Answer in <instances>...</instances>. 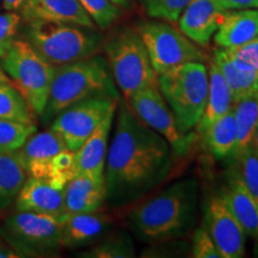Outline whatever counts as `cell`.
Returning a JSON list of instances; mask_svg holds the SVG:
<instances>
[{"mask_svg":"<svg viewBox=\"0 0 258 258\" xmlns=\"http://www.w3.org/2000/svg\"><path fill=\"white\" fill-rule=\"evenodd\" d=\"M63 148L67 147L62 140L50 129L31 134L17 154L28 177L48 180L54 158Z\"/></svg>","mask_w":258,"mask_h":258,"instance_id":"obj_16","label":"cell"},{"mask_svg":"<svg viewBox=\"0 0 258 258\" xmlns=\"http://www.w3.org/2000/svg\"><path fill=\"white\" fill-rule=\"evenodd\" d=\"M117 122L105 159L106 200L118 206L144 198L166 179L172 148L127 105L118 101Z\"/></svg>","mask_w":258,"mask_h":258,"instance_id":"obj_1","label":"cell"},{"mask_svg":"<svg viewBox=\"0 0 258 258\" xmlns=\"http://www.w3.org/2000/svg\"><path fill=\"white\" fill-rule=\"evenodd\" d=\"M27 41L53 66L72 63L96 55L102 37L91 28L55 22H28Z\"/></svg>","mask_w":258,"mask_h":258,"instance_id":"obj_4","label":"cell"},{"mask_svg":"<svg viewBox=\"0 0 258 258\" xmlns=\"http://www.w3.org/2000/svg\"><path fill=\"white\" fill-rule=\"evenodd\" d=\"M198 202L196 179L179 180L129 213V227L144 241L176 238L192 227Z\"/></svg>","mask_w":258,"mask_h":258,"instance_id":"obj_2","label":"cell"},{"mask_svg":"<svg viewBox=\"0 0 258 258\" xmlns=\"http://www.w3.org/2000/svg\"><path fill=\"white\" fill-rule=\"evenodd\" d=\"M203 226L211 234L222 258L245 256L247 235L221 194H214L208 199Z\"/></svg>","mask_w":258,"mask_h":258,"instance_id":"obj_12","label":"cell"},{"mask_svg":"<svg viewBox=\"0 0 258 258\" xmlns=\"http://www.w3.org/2000/svg\"><path fill=\"white\" fill-rule=\"evenodd\" d=\"M192 257L195 258H222L214 240L205 226L196 228L192 237Z\"/></svg>","mask_w":258,"mask_h":258,"instance_id":"obj_34","label":"cell"},{"mask_svg":"<svg viewBox=\"0 0 258 258\" xmlns=\"http://www.w3.org/2000/svg\"><path fill=\"white\" fill-rule=\"evenodd\" d=\"M118 101L109 96L84 99L61 111L53 120L50 129L62 140L64 146L76 152L109 111L117 108Z\"/></svg>","mask_w":258,"mask_h":258,"instance_id":"obj_10","label":"cell"},{"mask_svg":"<svg viewBox=\"0 0 258 258\" xmlns=\"http://www.w3.org/2000/svg\"><path fill=\"white\" fill-rule=\"evenodd\" d=\"M191 2L192 0H144V5L151 17L176 22Z\"/></svg>","mask_w":258,"mask_h":258,"instance_id":"obj_31","label":"cell"},{"mask_svg":"<svg viewBox=\"0 0 258 258\" xmlns=\"http://www.w3.org/2000/svg\"><path fill=\"white\" fill-rule=\"evenodd\" d=\"M82 256L90 258H132L135 257V249L132 238L127 233H118L108 238Z\"/></svg>","mask_w":258,"mask_h":258,"instance_id":"obj_29","label":"cell"},{"mask_svg":"<svg viewBox=\"0 0 258 258\" xmlns=\"http://www.w3.org/2000/svg\"><path fill=\"white\" fill-rule=\"evenodd\" d=\"M233 59L240 61L251 69L258 71V36L246 42L243 46L233 48V49H225Z\"/></svg>","mask_w":258,"mask_h":258,"instance_id":"obj_35","label":"cell"},{"mask_svg":"<svg viewBox=\"0 0 258 258\" xmlns=\"http://www.w3.org/2000/svg\"><path fill=\"white\" fill-rule=\"evenodd\" d=\"M62 192L69 214L98 212L106 200L105 180L76 175L64 185Z\"/></svg>","mask_w":258,"mask_h":258,"instance_id":"obj_20","label":"cell"},{"mask_svg":"<svg viewBox=\"0 0 258 258\" xmlns=\"http://www.w3.org/2000/svg\"><path fill=\"white\" fill-rule=\"evenodd\" d=\"M105 53L114 82L125 99L157 85V72L138 31L123 29L116 32L105 44Z\"/></svg>","mask_w":258,"mask_h":258,"instance_id":"obj_6","label":"cell"},{"mask_svg":"<svg viewBox=\"0 0 258 258\" xmlns=\"http://www.w3.org/2000/svg\"><path fill=\"white\" fill-rule=\"evenodd\" d=\"M241 178L258 202V152L251 146L237 158Z\"/></svg>","mask_w":258,"mask_h":258,"instance_id":"obj_32","label":"cell"},{"mask_svg":"<svg viewBox=\"0 0 258 258\" xmlns=\"http://www.w3.org/2000/svg\"><path fill=\"white\" fill-rule=\"evenodd\" d=\"M0 2H2V0H0Z\"/></svg>","mask_w":258,"mask_h":258,"instance_id":"obj_42","label":"cell"},{"mask_svg":"<svg viewBox=\"0 0 258 258\" xmlns=\"http://www.w3.org/2000/svg\"><path fill=\"white\" fill-rule=\"evenodd\" d=\"M213 60L221 71L234 103L245 97L258 95V71L233 59L220 47L215 49Z\"/></svg>","mask_w":258,"mask_h":258,"instance_id":"obj_22","label":"cell"},{"mask_svg":"<svg viewBox=\"0 0 258 258\" xmlns=\"http://www.w3.org/2000/svg\"><path fill=\"white\" fill-rule=\"evenodd\" d=\"M132 110L148 127L160 134L178 157L185 156L195 140V133H183L177 125L175 115L165 98L158 89V85L141 90L128 98Z\"/></svg>","mask_w":258,"mask_h":258,"instance_id":"obj_11","label":"cell"},{"mask_svg":"<svg viewBox=\"0 0 258 258\" xmlns=\"http://www.w3.org/2000/svg\"><path fill=\"white\" fill-rule=\"evenodd\" d=\"M36 129L35 123H23L0 118V153H12L18 151Z\"/></svg>","mask_w":258,"mask_h":258,"instance_id":"obj_28","label":"cell"},{"mask_svg":"<svg viewBox=\"0 0 258 258\" xmlns=\"http://www.w3.org/2000/svg\"><path fill=\"white\" fill-rule=\"evenodd\" d=\"M21 18V15L16 14L15 11L0 14V59L15 42Z\"/></svg>","mask_w":258,"mask_h":258,"instance_id":"obj_33","label":"cell"},{"mask_svg":"<svg viewBox=\"0 0 258 258\" xmlns=\"http://www.w3.org/2000/svg\"><path fill=\"white\" fill-rule=\"evenodd\" d=\"M226 10L258 9V0H221Z\"/></svg>","mask_w":258,"mask_h":258,"instance_id":"obj_36","label":"cell"},{"mask_svg":"<svg viewBox=\"0 0 258 258\" xmlns=\"http://www.w3.org/2000/svg\"><path fill=\"white\" fill-rule=\"evenodd\" d=\"M221 195L245 233L252 238L258 246V202L245 185L238 165L231 166L226 172Z\"/></svg>","mask_w":258,"mask_h":258,"instance_id":"obj_14","label":"cell"},{"mask_svg":"<svg viewBox=\"0 0 258 258\" xmlns=\"http://www.w3.org/2000/svg\"><path fill=\"white\" fill-rule=\"evenodd\" d=\"M157 85L180 131L188 133L196 127L207 102L208 69L206 64L189 62L158 73Z\"/></svg>","mask_w":258,"mask_h":258,"instance_id":"obj_5","label":"cell"},{"mask_svg":"<svg viewBox=\"0 0 258 258\" xmlns=\"http://www.w3.org/2000/svg\"><path fill=\"white\" fill-rule=\"evenodd\" d=\"M21 17L27 22L46 21L95 29V23L79 0H24Z\"/></svg>","mask_w":258,"mask_h":258,"instance_id":"obj_18","label":"cell"},{"mask_svg":"<svg viewBox=\"0 0 258 258\" xmlns=\"http://www.w3.org/2000/svg\"><path fill=\"white\" fill-rule=\"evenodd\" d=\"M258 36V9L227 10L214 41L220 48L233 49Z\"/></svg>","mask_w":258,"mask_h":258,"instance_id":"obj_21","label":"cell"},{"mask_svg":"<svg viewBox=\"0 0 258 258\" xmlns=\"http://www.w3.org/2000/svg\"><path fill=\"white\" fill-rule=\"evenodd\" d=\"M2 3L3 9L6 10V11H16V10L21 9L24 0H2Z\"/></svg>","mask_w":258,"mask_h":258,"instance_id":"obj_37","label":"cell"},{"mask_svg":"<svg viewBox=\"0 0 258 258\" xmlns=\"http://www.w3.org/2000/svg\"><path fill=\"white\" fill-rule=\"evenodd\" d=\"M252 147L254 150L258 152V128H257V132H256V135H254V139H253V143H252Z\"/></svg>","mask_w":258,"mask_h":258,"instance_id":"obj_41","label":"cell"},{"mask_svg":"<svg viewBox=\"0 0 258 258\" xmlns=\"http://www.w3.org/2000/svg\"><path fill=\"white\" fill-rule=\"evenodd\" d=\"M111 2L120 8H127L131 0H111Z\"/></svg>","mask_w":258,"mask_h":258,"instance_id":"obj_40","label":"cell"},{"mask_svg":"<svg viewBox=\"0 0 258 258\" xmlns=\"http://www.w3.org/2000/svg\"><path fill=\"white\" fill-rule=\"evenodd\" d=\"M138 32L157 74L189 62H205L207 56L183 32L163 22H144Z\"/></svg>","mask_w":258,"mask_h":258,"instance_id":"obj_9","label":"cell"},{"mask_svg":"<svg viewBox=\"0 0 258 258\" xmlns=\"http://www.w3.org/2000/svg\"><path fill=\"white\" fill-rule=\"evenodd\" d=\"M205 141L217 159L233 157L237 146V123L233 108L220 116L203 132Z\"/></svg>","mask_w":258,"mask_h":258,"instance_id":"obj_24","label":"cell"},{"mask_svg":"<svg viewBox=\"0 0 258 258\" xmlns=\"http://www.w3.org/2000/svg\"><path fill=\"white\" fill-rule=\"evenodd\" d=\"M27 177L17 151L12 153H0V213L15 202L16 196Z\"/></svg>","mask_w":258,"mask_h":258,"instance_id":"obj_26","label":"cell"},{"mask_svg":"<svg viewBox=\"0 0 258 258\" xmlns=\"http://www.w3.org/2000/svg\"><path fill=\"white\" fill-rule=\"evenodd\" d=\"M116 110L117 108L109 111V114L103 118L93 133L74 152L76 175H85L96 179H104L109 135H110Z\"/></svg>","mask_w":258,"mask_h":258,"instance_id":"obj_17","label":"cell"},{"mask_svg":"<svg viewBox=\"0 0 258 258\" xmlns=\"http://www.w3.org/2000/svg\"><path fill=\"white\" fill-rule=\"evenodd\" d=\"M234 102L231 90L219 70L218 64L214 60L209 61L208 67V95L206 102L205 110L196 124L198 133L203 134V132L217 121L219 117L225 115L228 110L233 108Z\"/></svg>","mask_w":258,"mask_h":258,"instance_id":"obj_23","label":"cell"},{"mask_svg":"<svg viewBox=\"0 0 258 258\" xmlns=\"http://www.w3.org/2000/svg\"><path fill=\"white\" fill-rule=\"evenodd\" d=\"M0 63L32 112L37 116L43 114L55 66L47 62L28 41L17 38L0 59Z\"/></svg>","mask_w":258,"mask_h":258,"instance_id":"obj_7","label":"cell"},{"mask_svg":"<svg viewBox=\"0 0 258 258\" xmlns=\"http://www.w3.org/2000/svg\"><path fill=\"white\" fill-rule=\"evenodd\" d=\"M226 12L221 0H192L179 16V29L199 46L207 47Z\"/></svg>","mask_w":258,"mask_h":258,"instance_id":"obj_13","label":"cell"},{"mask_svg":"<svg viewBox=\"0 0 258 258\" xmlns=\"http://www.w3.org/2000/svg\"><path fill=\"white\" fill-rule=\"evenodd\" d=\"M112 220L98 212L69 214L61 228V246L77 247L91 244L111 227Z\"/></svg>","mask_w":258,"mask_h":258,"instance_id":"obj_19","label":"cell"},{"mask_svg":"<svg viewBox=\"0 0 258 258\" xmlns=\"http://www.w3.org/2000/svg\"><path fill=\"white\" fill-rule=\"evenodd\" d=\"M8 83H11V80L8 76H6L5 71L3 70V66L2 63H0V85H3V84H8Z\"/></svg>","mask_w":258,"mask_h":258,"instance_id":"obj_39","label":"cell"},{"mask_svg":"<svg viewBox=\"0 0 258 258\" xmlns=\"http://www.w3.org/2000/svg\"><path fill=\"white\" fill-rule=\"evenodd\" d=\"M19 257L17 253L12 249H5V247L0 246V258H15Z\"/></svg>","mask_w":258,"mask_h":258,"instance_id":"obj_38","label":"cell"},{"mask_svg":"<svg viewBox=\"0 0 258 258\" xmlns=\"http://www.w3.org/2000/svg\"><path fill=\"white\" fill-rule=\"evenodd\" d=\"M79 3L93 23L103 30L121 16V8L111 0H79Z\"/></svg>","mask_w":258,"mask_h":258,"instance_id":"obj_30","label":"cell"},{"mask_svg":"<svg viewBox=\"0 0 258 258\" xmlns=\"http://www.w3.org/2000/svg\"><path fill=\"white\" fill-rule=\"evenodd\" d=\"M62 222L41 213L16 211L0 225V238L19 257L48 256L61 247Z\"/></svg>","mask_w":258,"mask_h":258,"instance_id":"obj_8","label":"cell"},{"mask_svg":"<svg viewBox=\"0 0 258 258\" xmlns=\"http://www.w3.org/2000/svg\"><path fill=\"white\" fill-rule=\"evenodd\" d=\"M16 211L47 214L64 220L69 213L64 207L62 189L47 180L27 177L15 199Z\"/></svg>","mask_w":258,"mask_h":258,"instance_id":"obj_15","label":"cell"},{"mask_svg":"<svg viewBox=\"0 0 258 258\" xmlns=\"http://www.w3.org/2000/svg\"><path fill=\"white\" fill-rule=\"evenodd\" d=\"M34 112L12 83L0 85V118L35 123Z\"/></svg>","mask_w":258,"mask_h":258,"instance_id":"obj_27","label":"cell"},{"mask_svg":"<svg viewBox=\"0 0 258 258\" xmlns=\"http://www.w3.org/2000/svg\"><path fill=\"white\" fill-rule=\"evenodd\" d=\"M233 111L237 123V146L232 158L237 160L244 151L252 146L258 128V95L245 97L235 102Z\"/></svg>","mask_w":258,"mask_h":258,"instance_id":"obj_25","label":"cell"},{"mask_svg":"<svg viewBox=\"0 0 258 258\" xmlns=\"http://www.w3.org/2000/svg\"><path fill=\"white\" fill-rule=\"evenodd\" d=\"M109 96L120 99L108 62L101 55L55 67L49 98L42 118L53 121L61 111L84 99Z\"/></svg>","mask_w":258,"mask_h":258,"instance_id":"obj_3","label":"cell"}]
</instances>
